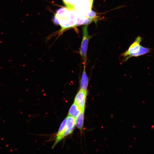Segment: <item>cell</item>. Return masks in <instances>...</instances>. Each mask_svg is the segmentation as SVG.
<instances>
[{
  "label": "cell",
  "mask_w": 154,
  "mask_h": 154,
  "mask_svg": "<svg viewBox=\"0 0 154 154\" xmlns=\"http://www.w3.org/2000/svg\"><path fill=\"white\" fill-rule=\"evenodd\" d=\"M63 13L58 16H56L59 23L61 29L58 33L60 35L64 31L70 28L75 27L78 13L73 7H69Z\"/></svg>",
  "instance_id": "6da1fadb"
},
{
  "label": "cell",
  "mask_w": 154,
  "mask_h": 154,
  "mask_svg": "<svg viewBox=\"0 0 154 154\" xmlns=\"http://www.w3.org/2000/svg\"><path fill=\"white\" fill-rule=\"evenodd\" d=\"M88 25H85L82 28V38L79 49L80 54L82 59L84 65L86 64L88 43L92 37L88 34Z\"/></svg>",
  "instance_id": "7a4b0ae2"
},
{
  "label": "cell",
  "mask_w": 154,
  "mask_h": 154,
  "mask_svg": "<svg viewBox=\"0 0 154 154\" xmlns=\"http://www.w3.org/2000/svg\"><path fill=\"white\" fill-rule=\"evenodd\" d=\"M142 38L139 36L135 39L134 41L128 49L121 54V56L125 57V60H127L131 57L133 54L136 53L139 50L140 43L141 41Z\"/></svg>",
  "instance_id": "3957f363"
},
{
  "label": "cell",
  "mask_w": 154,
  "mask_h": 154,
  "mask_svg": "<svg viewBox=\"0 0 154 154\" xmlns=\"http://www.w3.org/2000/svg\"><path fill=\"white\" fill-rule=\"evenodd\" d=\"M87 96V91L80 89L75 96L74 103L78 106L82 110H84Z\"/></svg>",
  "instance_id": "277c9868"
},
{
  "label": "cell",
  "mask_w": 154,
  "mask_h": 154,
  "mask_svg": "<svg viewBox=\"0 0 154 154\" xmlns=\"http://www.w3.org/2000/svg\"><path fill=\"white\" fill-rule=\"evenodd\" d=\"M75 118L69 115L66 118L64 130L62 136V139L72 132L75 125Z\"/></svg>",
  "instance_id": "5b68a950"
},
{
  "label": "cell",
  "mask_w": 154,
  "mask_h": 154,
  "mask_svg": "<svg viewBox=\"0 0 154 154\" xmlns=\"http://www.w3.org/2000/svg\"><path fill=\"white\" fill-rule=\"evenodd\" d=\"M89 81V78L86 72V65H84L80 82V89L84 91H87Z\"/></svg>",
  "instance_id": "8992f818"
},
{
  "label": "cell",
  "mask_w": 154,
  "mask_h": 154,
  "mask_svg": "<svg viewBox=\"0 0 154 154\" xmlns=\"http://www.w3.org/2000/svg\"><path fill=\"white\" fill-rule=\"evenodd\" d=\"M82 110L78 106L74 103L71 106L69 110V116L75 119Z\"/></svg>",
  "instance_id": "52a82bcc"
},
{
  "label": "cell",
  "mask_w": 154,
  "mask_h": 154,
  "mask_svg": "<svg viewBox=\"0 0 154 154\" xmlns=\"http://www.w3.org/2000/svg\"><path fill=\"white\" fill-rule=\"evenodd\" d=\"M66 121V118L63 121L60 126L57 133L56 137L52 147V148H53L57 143L62 139V136L64 130Z\"/></svg>",
  "instance_id": "ba28073f"
},
{
  "label": "cell",
  "mask_w": 154,
  "mask_h": 154,
  "mask_svg": "<svg viewBox=\"0 0 154 154\" xmlns=\"http://www.w3.org/2000/svg\"><path fill=\"white\" fill-rule=\"evenodd\" d=\"M84 110H82L75 118V125L78 129H81L83 125Z\"/></svg>",
  "instance_id": "9c48e42d"
},
{
  "label": "cell",
  "mask_w": 154,
  "mask_h": 154,
  "mask_svg": "<svg viewBox=\"0 0 154 154\" xmlns=\"http://www.w3.org/2000/svg\"><path fill=\"white\" fill-rule=\"evenodd\" d=\"M151 49L149 48L140 46L139 51L136 53L133 54L131 56L132 57H137L142 55L151 52Z\"/></svg>",
  "instance_id": "30bf717a"
},
{
  "label": "cell",
  "mask_w": 154,
  "mask_h": 154,
  "mask_svg": "<svg viewBox=\"0 0 154 154\" xmlns=\"http://www.w3.org/2000/svg\"><path fill=\"white\" fill-rule=\"evenodd\" d=\"M87 16L90 17L94 20V21L96 23L97 21L100 18L97 14V13L94 11L91 10L87 14Z\"/></svg>",
  "instance_id": "8fae6325"
},
{
  "label": "cell",
  "mask_w": 154,
  "mask_h": 154,
  "mask_svg": "<svg viewBox=\"0 0 154 154\" xmlns=\"http://www.w3.org/2000/svg\"><path fill=\"white\" fill-rule=\"evenodd\" d=\"M66 6L73 7L77 0H62Z\"/></svg>",
  "instance_id": "7c38bea8"
},
{
  "label": "cell",
  "mask_w": 154,
  "mask_h": 154,
  "mask_svg": "<svg viewBox=\"0 0 154 154\" xmlns=\"http://www.w3.org/2000/svg\"><path fill=\"white\" fill-rule=\"evenodd\" d=\"M52 21L53 23L55 25H60L58 20L55 15L52 18Z\"/></svg>",
  "instance_id": "4fadbf2b"
},
{
  "label": "cell",
  "mask_w": 154,
  "mask_h": 154,
  "mask_svg": "<svg viewBox=\"0 0 154 154\" xmlns=\"http://www.w3.org/2000/svg\"><path fill=\"white\" fill-rule=\"evenodd\" d=\"M90 2V6L92 8V6L93 3V0H89Z\"/></svg>",
  "instance_id": "5bb4252c"
}]
</instances>
